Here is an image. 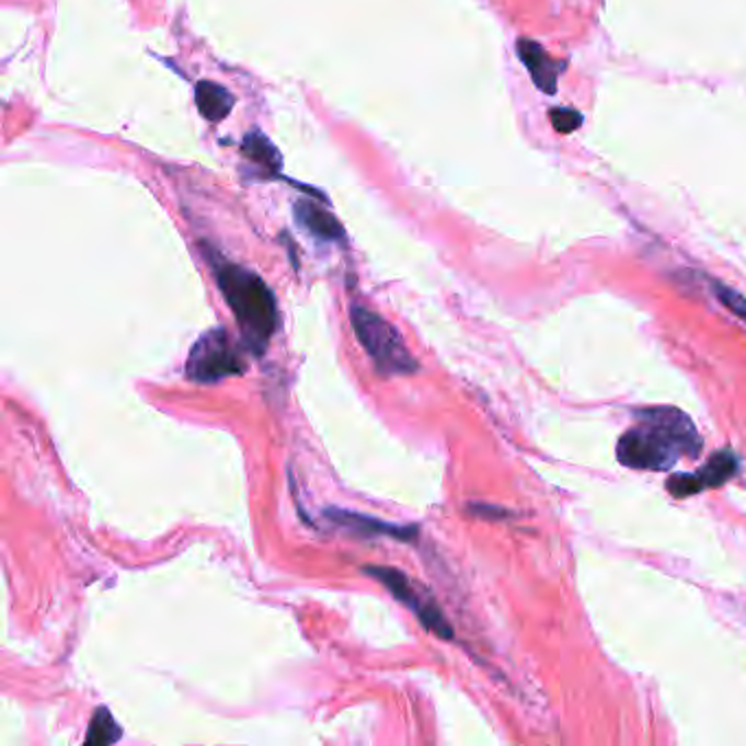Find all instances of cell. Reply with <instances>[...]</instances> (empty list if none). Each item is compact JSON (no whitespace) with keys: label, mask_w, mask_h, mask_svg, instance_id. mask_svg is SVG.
Segmentation results:
<instances>
[{"label":"cell","mask_w":746,"mask_h":746,"mask_svg":"<svg viewBox=\"0 0 746 746\" xmlns=\"http://www.w3.org/2000/svg\"><path fill=\"white\" fill-rule=\"evenodd\" d=\"M703 440L697 425L675 408L638 412V423L620 438L618 460L629 469L666 471L684 458H699Z\"/></svg>","instance_id":"6da1fadb"},{"label":"cell","mask_w":746,"mask_h":746,"mask_svg":"<svg viewBox=\"0 0 746 746\" xmlns=\"http://www.w3.org/2000/svg\"><path fill=\"white\" fill-rule=\"evenodd\" d=\"M213 269L223 300L241 329L245 351L263 355L280 322L272 289L261 276L237 263L213 259Z\"/></svg>","instance_id":"7a4b0ae2"},{"label":"cell","mask_w":746,"mask_h":746,"mask_svg":"<svg viewBox=\"0 0 746 746\" xmlns=\"http://www.w3.org/2000/svg\"><path fill=\"white\" fill-rule=\"evenodd\" d=\"M351 322H353V331L359 344L364 346V351L368 353V357L372 359V364L377 366L381 375L386 377L412 375L418 370V364L414 355L410 353V348L405 346L399 331L379 313L366 307L353 305Z\"/></svg>","instance_id":"3957f363"},{"label":"cell","mask_w":746,"mask_h":746,"mask_svg":"<svg viewBox=\"0 0 746 746\" xmlns=\"http://www.w3.org/2000/svg\"><path fill=\"white\" fill-rule=\"evenodd\" d=\"M245 346L237 344L226 329L206 331L186 357V377L195 383H217L221 379L243 375L248 370Z\"/></svg>","instance_id":"277c9868"},{"label":"cell","mask_w":746,"mask_h":746,"mask_svg":"<svg viewBox=\"0 0 746 746\" xmlns=\"http://www.w3.org/2000/svg\"><path fill=\"white\" fill-rule=\"evenodd\" d=\"M364 572L370 578H375L377 583H381L410 611H414V616L423 622V627L427 631H432L434 635H438L443 640L454 638V631H451L447 618L443 616V611L438 609V605L427 594H423V592L418 594V589L410 583V578L405 574H401L394 567H383V565H368V567H364Z\"/></svg>","instance_id":"5b68a950"},{"label":"cell","mask_w":746,"mask_h":746,"mask_svg":"<svg viewBox=\"0 0 746 746\" xmlns=\"http://www.w3.org/2000/svg\"><path fill=\"white\" fill-rule=\"evenodd\" d=\"M738 469H741L738 458L730 449H723V451L714 454L701 471L673 475L666 482V489L675 497L684 500V497H690V495H699L708 489H719V486L727 484L738 473Z\"/></svg>","instance_id":"8992f818"},{"label":"cell","mask_w":746,"mask_h":746,"mask_svg":"<svg viewBox=\"0 0 746 746\" xmlns=\"http://www.w3.org/2000/svg\"><path fill=\"white\" fill-rule=\"evenodd\" d=\"M517 55L521 64L528 68L532 83L546 92L554 94L559 90V77H561V64L535 39L521 37L517 42Z\"/></svg>","instance_id":"52a82bcc"},{"label":"cell","mask_w":746,"mask_h":746,"mask_svg":"<svg viewBox=\"0 0 746 746\" xmlns=\"http://www.w3.org/2000/svg\"><path fill=\"white\" fill-rule=\"evenodd\" d=\"M324 515L329 517V521H333L342 528L355 530L364 537H388V539H397V541H414L416 535H418V530L414 526L388 524V521H381L377 517H366V515H357V513H351V510L333 508V510H326Z\"/></svg>","instance_id":"ba28073f"},{"label":"cell","mask_w":746,"mask_h":746,"mask_svg":"<svg viewBox=\"0 0 746 746\" xmlns=\"http://www.w3.org/2000/svg\"><path fill=\"white\" fill-rule=\"evenodd\" d=\"M296 219L318 239H324V241L344 239L342 223L329 210L320 208L313 202H298L296 204Z\"/></svg>","instance_id":"9c48e42d"},{"label":"cell","mask_w":746,"mask_h":746,"mask_svg":"<svg viewBox=\"0 0 746 746\" xmlns=\"http://www.w3.org/2000/svg\"><path fill=\"white\" fill-rule=\"evenodd\" d=\"M195 103L204 118H208L210 123H219L230 114L234 96L215 81H199L195 85Z\"/></svg>","instance_id":"30bf717a"},{"label":"cell","mask_w":746,"mask_h":746,"mask_svg":"<svg viewBox=\"0 0 746 746\" xmlns=\"http://www.w3.org/2000/svg\"><path fill=\"white\" fill-rule=\"evenodd\" d=\"M120 741V730L112 719L107 708H99L88 725V734L83 738L85 745H114Z\"/></svg>","instance_id":"8fae6325"},{"label":"cell","mask_w":746,"mask_h":746,"mask_svg":"<svg viewBox=\"0 0 746 746\" xmlns=\"http://www.w3.org/2000/svg\"><path fill=\"white\" fill-rule=\"evenodd\" d=\"M243 151L259 164L272 169V171H278L280 167V156L278 151L269 145L267 138H263L261 134H250L243 142Z\"/></svg>","instance_id":"7c38bea8"},{"label":"cell","mask_w":746,"mask_h":746,"mask_svg":"<svg viewBox=\"0 0 746 746\" xmlns=\"http://www.w3.org/2000/svg\"><path fill=\"white\" fill-rule=\"evenodd\" d=\"M550 120L559 134H572L583 125V114L574 107H552Z\"/></svg>","instance_id":"4fadbf2b"},{"label":"cell","mask_w":746,"mask_h":746,"mask_svg":"<svg viewBox=\"0 0 746 746\" xmlns=\"http://www.w3.org/2000/svg\"><path fill=\"white\" fill-rule=\"evenodd\" d=\"M714 294L732 313H736L738 318H743L746 322V298L743 294H738L736 289H732V287H727L723 283H714Z\"/></svg>","instance_id":"5bb4252c"},{"label":"cell","mask_w":746,"mask_h":746,"mask_svg":"<svg viewBox=\"0 0 746 746\" xmlns=\"http://www.w3.org/2000/svg\"><path fill=\"white\" fill-rule=\"evenodd\" d=\"M471 510H473L475 515H480L482 519H491V521H500V519L508 517L506 510L495 508V506H471Z\"/></svg>","instance_id":"9a60e30c"}]
</instances>
